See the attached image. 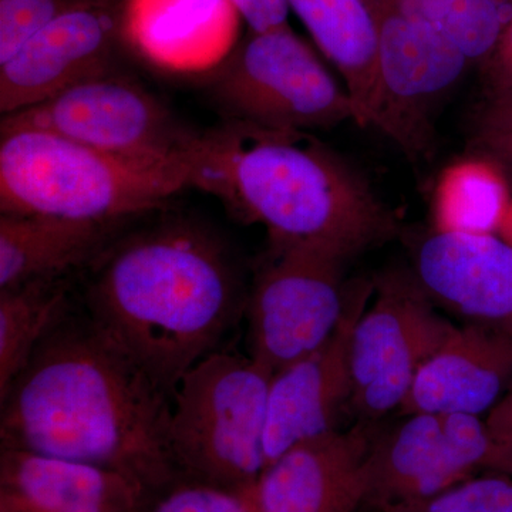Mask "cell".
<instances>
[{
  "label": "cell",
  "mask_w": 512,
  "mask_h": 512,
  "mask_svg": "<svg viewBox=\"0 0 512 512\" xmlns=\"http://www.w3.org/2000/svg\"><path fill=\"white\" fill-rule=\"evenodd\" d=\"M228 119L291 130H325L357 111L311 46L291 26L252 32L224 60L212 82Z\"/></svg>",
  "instance_id": "6"
},
{
  "label": "cell",
  "mask_w": 512,
  "mask_h": 512,
  "mask_svg": "<svg viewBox=\"0 0 512 512\" xmlns=\"http://www.w3.org/2000/svg\"><path fill=\"white\" fill-rule=\"evenodd\" d=\"M272 375L251 356L214 352L185 373L171 397V453L195 483L248 490L266 468Z\"/></svg>",
  "instance_id": "5"
},
{
  "label": "cell",
  "mask_w": 512,
  "mask_h": 512,
  "mask_svg": "<svg viewBox=\"0 0 512 512\" xmlns=\"http://www.w3.org/2000/svg\"><path fill=\"white\" fill-rule=\"evenodd\" d=\"M436 26L467 56L483 64L512 19V0H394Z\"/></svg>",
  "instance_id": "22"
},
{
  "label": "cell",
  "mask_w": 512,
  "mask_h": 512,
  "mask_svg": "<svg viewBox=\"0 0 512 512\" xmlns=\"http://www.w3.org/2000/svg\"><path fill=\"white\" fill-rule=\"evenodd\" d=\"M349 258L316 244L272 245L249 293V356L271 375L320 348L338 328Z\"/></svg>",
  "instance_id": "7"
},
{
  "label": "cell",
  "mask_w": 512,
  "mask_h": 512,
  "mask_svg": "<svg viewBox=\"0 0 512 512\" xmlns=\"http://www.w3.org/2000/svg\"><path fill=\"white\" fill-rule=\"evenodd\" d=\"M248 23L252 32H268L288 26L286 0H225Z\"/></svg>",
  "instance_id": "26"
},
{
  "label": "cell",
  "mask_w": 512,
  "mask_h": 512,
  "mask_svg": "<svg viewBox=\"0 0 512 512\" xmlns=\"http://www.w3.org/2000/svg\"><path fill=\"white\" fill-rule=\"evenodd\" d=\"M147 488L109 468L0 451V512H143Z\"/></svg>",
  "instance_id": "17"
},
{
  "label": "cell",
  "mask_w": 512,
  "mask_h": 512,
  "mask_svg": "<svg viewBox=\"0 0 512 512\" xmlns=\"http://www.w3.org/2000/svg\"><path fill=\"white\" fill-rule=\"evenodd\" d=\"M39 130L143 160H187L198 134L140 84L111 72L73 84L36 106L5 114L0 133Z\"/></svg>",
  "instance_id": "9"
},
{
  "label": "cell",
  "mask_w": 512,
  "mask_h": 512,
  "mask_svg": "<svg viewBox=\"0 0 512 512\" xmlns=\"http://www.w3.org/2000/svg\"><path fill=\"white\" fill-rule=\"evenodd\" d=\"M0 409L2 448L120 471L147 491L177 476L170 394L89 315L52 329Z\"/></svg>",
  "instance_id": "1"
},
{
  "label": "cell",
  "mask_w": 512,
  "mask_h": 512,
  "mask_svg": "<svg viewBox=\"0 0 512 512\" xmlns=\"http://www.w3.org/2000/svg\"><path fill=\"white\" fill-rule=\"evenodd\" d=\"M377 512H512V477L478 474L433 497L390 505Z\"/></svg>",
  "instance_id": "23"
},
{
  "label": "cell",
  "mask_w": 512,
  "mask_h": 512,
  "mask_svg": "<svg viewBox=\"0 0 512 512\" xmlns=\"http://www.w3.org/2000/svg\"><path fill=\"white\" fill-rule=\"evenodd\" d=\"M147 512H254L247 494L194 483L175 488Z\"/></svg>",
  "instance_id": "25"
},
{
  "label": "cell",
  "mask_w": 512,
  "mask_h": 512,
  "mask_svg": "<svg viewBox=\"0 0 512 512\" xmlns=\"http://www.w3.org/2000/svg\"><path fill=\"white\" fill-rule=\"evenodd\" d=\"M64 278L43 279L0 291V399L42 340L69 315Z\"/></svg>",
  "instance_id": "20"
},
{
  "label": "cell",
  "mask_w": 512,
  "mask_h": 512,
  "mask_svg": "<svg viewBox=\"0 0 512 512\" xmlns=\"http://www.w3.org/2000/svg\"><path fill=\"white\" fill-rule=\"evenodd\" d=\"M373 423L333 431L289 448L248 490L254 512H356L367 504Z\"/></svg>",
  "instance_id": "14"
},
{
  "label": "cell",
  "mask_w": 512,
  "mask_h": 512,
  "mask_svg": "<svg viewBox=\"0 0 512 512\" xmlns=\"http://www.w3.org/2000/svg\"><path fill=\"white\" fill-rule=\"evenodd\" d=\"M500 437V436H497ZM501 440L504 441L505 446L508 447V450H510L511 456H512V437H500Z\"/></svg>",
  "instance_id": "32"
},
{
  "label": "cell",
  "mask_w": 512,
  "mask_h": 512,
  "mask_svg": "<svg viewBox=\"0 0 512 512\" xmlns=\"http://www.w3.org/2000/svg\"><path fill=\"white\" fill-rule=\"evenodd\" d=\"M191 187L268 229L272 245L316 244L353 258L396 221L369 181L308 131L228 119L198 134Z\"/></svg>",
  "instance_id": "3"
},
{
  "label": "cell",
  "mask_w": 512,
  "mask_h": 512,
  "mask_svg": "<svg viewBox=\"0 0 512 512\" xmlns=\"http://www.w3.org/2000/svg\"><path fill=\"white\" fill-rule=\"evenodd\" d=\"M434 305L414 274L392 272L375 282L350 339L352 412L359 421L375 423L399 410L421 367L456 330Z\"/></svg>",
  "instance_id": "8"
},
{
  "label": "cell",
  "mask_w": 512,
  "mask_h": 512,
  "mask_svg": "<svg viewBox=\"0 0 512 512\" xmlns=\"http://www.w3.org/2000/svg\"><path fill=\"white\" fill-rule=\"evenodd\" d=\"M373 434L367 504L377 511L424 500L476 477L507 474V450L480 416L416 413Z\"/></svg>",
  "instance_id": "10"
},
{
  "label": "cell",
  "mask_w": 512,
  "mask_h": 512,
  "mask_svg": "<svg viewBox=\"0 0 512 512\" xmlns=\"http://www.w3.org/2000/svg\"><path fill=\"white\" fill-rule=\"evenodd\" d=\"M414 275L436 305L512 335V247L497 234H430L414 252Z\"/></svg>",
  "instance_id": "15"
},
{
  "label": "cell",
  "mask_w": 512,
  "mask_h": 512,
  "mask_svg": "<svg viewBox=\"0 0 512 512\" xmlns=\"http://www.w3.org/2000/svg\"><path fill=\"white\" fill-rule=\"evenodd\" d=\"M512 128V90L490 97L478 116V133Z\"/></svg>",
  "instance_id": "28"
},
{
  "label": "cell",
  "mask_w": 512,
  "mask_h": 512,
  "mask_svg": "<svg viewBox=\"0 0 512 512\" xmlns=\"http://www.w3.org/2000/svg\"><path fill=\"white\" fill-rule=\"evenodd\" d=\"M104 222L0 212V291L64 278L106 249Z\"/></svg>",
  "instance_id": "18"
},
{
  "label": "cell",
  "mask_w": 512,
  "mask_h": 512,
  "mask_svg": "<svg viewBox=\"0 0 512 512\" xmlns=\"http://www.w3.org/2000/svg\"><path fill=\"white\" fill-rule=\"evenodd\" d=\"M512 200L503 171L493 161L468 158L441 174L434 195L436 232L497 234Z\"/></svg>",
  "instance_id": "21"
},
{
  "label": "cell",
  "mask_w": 512,
  "mask_h": 512,
  "mask_svg": "<svg viewBox=\"0 0 512 512\" xmlns=\"http://www.w3.org/2000/svg\"><path fill=\"white\" fill-rule=\"evenodd\" d=\"M498 237L507 242L512 247V200L505 211L503 221H501L500 228L497 231Z\"/></svg>",
  "instance_id": "31"
},
{
  "label": "cell",
  "mask_w": 512,
  "mask_h": 512,
  "mask_svg": "<svg viewBox=\"0 0 512 512\" xmlns=\"http://www.w3.org/2000/svg\"><path fill=\"white\" fill-rule=\"evenodd\" d=\"M485 423L495 436L512 437V384L500 402L487 414Z\"/></svg>",
  "instance_id": "29"
},
{
  "label": "cell",
  "mask_w": 512,
  "mask_h": 512,
  "mask_svg": "<svg viewBox=\"0 0 512 512\" xmlns=\"http://www.w3.org/2000/svg\"><path fill=\"white\" fill-rule=\"evenodd\" d=\"M0 136V212L114 224L191 188L187 160L117 156L39 130Z\"/></svg>",
  "instance_id": "4"
},
{
  "label": "cell",
  "mask_w": 512,
  "mask_h": 512,
  "mask_svg": "<svg viewBox=\"0 0 512 512\" xmlns=\"http://www.w3.org/2000/svg\"><path fill=\"white\" fill-rule=\"evenodd\" d=\"M477 144L491 157L512 164V128L477 134Z\"/></svg>",
  "instance_id": "30"
},
{
  "label": "cell",
  "mask_w": 512,
  "mask_h": 512,
  "mask_svg": "<svg viewBox=\"0 0 512 512\" xmlns=\"http://www.w3.org/2000/svg\"><path fill=\"white\" fill-rule=\"evenodd\" d=\"M375 282L357 281L338 328L320 348L272 375L266 420V467L303 441L338 431L352 410L349 349L356 320L372 299Z\"/></svg>",
  "instance_id": "12"
},
{
  "label": "cell",
  "mask_w": 512,
  "mask_h": 512,
  "mask_svg": "<svg viewBox=\"0 0 512 512\" xmlns=\"http://www.w3.org/2000/svg\"><path fill=\"white\" fill-rule=\"evenodd\" d=\"M511 384L512 335L464 323L421 367L399 413L481 417L494 409Z\"/></svg>",
  "instance_id": "16"
},
{
  "label": "cell",
  "mask_w": 512,
  "mask_h": 512,
  "mask_svg": "<svg viewBox=\"0 0 512 512\" xmlns=\"http://www.w3.org/2000/svg\"><path fill=\"white\" fill-rule=\"evenodd\" d=\"M80 0H0V64Z\"/></svg>",
  "instance_id": "24"
},
{
  "label": "cell",
  "mask_w": 512,
  "mask_h": 512,
  "mask_svg": "<svg viewBox=\"0 0 512 512\" xmlns=\"http://www.w3.org/2000/svg\"><path fill=\"white\" fill-rule=\"evenodd\" d=\"M323 55L338 67L357 111L372 126L379 106V35L373 0H286Z\"/></svg>",
  "instance_id": "19"
},
{
  "label": "cell",
  "mask_w": 512,
  "mask_h": 512,
  "mask_svg": "<svg viewBox=\"0 0 512 512\" xmlns=\"http://www.w3.org/2000/svg\"><path fill=\"white\" fill-rule=\"evenodd\" d=\"M379 35V106L373 127L412 158L434 146L441 101L470 60L426 19L394 0H373Z\"/></svg>",
  "instance_id": "11"
},
{
  "label": "cell",
  "mask_w": 512,
  "mask_h": 512,
  "mask_svg": "<svg viewBox=\"0 0 512 512\" xmlns=\"http://www.w3.org/2000/svg\"><path fill=\"white\" fill-rule=\"evenodd\" d=\"M121 16L110 0H80L0 64V111L36 106L110 72Z\"/></svg>",
  "instance_id": "13"
},
{
  "label": "cell",
  "mask_w": 512,
  "mask_h": 512,
  "mask_svg": "<svg viewBox=\"0 0 512 512\" xmlns=\"http://www.w3.org/2000/svg\"><path fill=\"white\" fill-rule=\"evenodd\" d=\"M481 66L490 97L512 90V19L494 47L493 53Z\"/></svg>",
  "instance_id": "27"
},
{
  "label": "cell",
  "mask_w": 512,
  "mask_h": 512,
  "mask_svg": "<svg viewBox=\"0 0 512 512\" xmlns=\"http://www.w3.org/2000/svg\"><path fill=\"white\" fill-rule=\"evenodd\" d=\"M96 262L87 315L171 397L247 309L227 248L192 222L136 232Z\"/></svg>",
  "instance_id": "2"
}]
</instances>
